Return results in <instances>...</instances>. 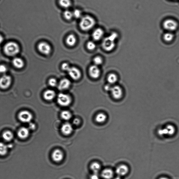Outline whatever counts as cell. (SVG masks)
<instances>
[{"label": "cell", "mask_w": 179, "mask_h": 179, "mask_svg": "<svg viewBox=\"0 0 179 179\" xmlns=\"http://www.w3.org/2000/svg\"><path fill=\"white\" fill-rule=\"evenodd\" d=\"M3 40H4V39H3V36L0 34V44L2 43Z\"/></svg>", "instance_id": "obj_42"}, {"label": "cell", "mask_w": 179, "mask_h": 179, "mask_svg": "<svg viewBox=\"0 0 179 179\" xmlns=\"http://www.w3.org/2000/svg\"><path fill=\"white\" fill-rule=\"evenodd\" d=\"M4 51L7 56H16L20 52V48L16 42H10L5 44Z\"/></svg>", "instance_id": "obj_1"}, {"label": "cell", "mask_w": 179, "mask_h": 179, "mask_svg": "<svg viewBox=\"0 0 179 179\" xmlns=\"http://www.w3.org/2000/svg\"><path fill=\"white\" fill-rule=\"evenodd\" d=\"M87 47L89 50L92 51L95 49L96 45L95 43L92 41H90L87 43Z\"/></svg>", "instance_id": "obj_32"}, {"label": "cell", "mask_w": 179, "mask_h": 179, "mask_svg": "<svg viewBox=\"0 0 179 179\" xmlns=\"http://www.w3.org/2000/svg\"><path fill=\"white\" fill-rule=\"evenodd\" d=\"M29 128L31 130H34L35 128V125L33 123H30L29 125Z\"/></svg>", "instance_id": "obj_38"}, {"label": "cell", "mask_w": 179, "mask_h": 179, "mask_svg": "<svg viewBox=\"0 0 179 179\" xmlns=\"http://www.w3.org/2000/svg\"><path fill=\"white\" fill-rule=\"evenodd\" d=\"M12 78L9 75H4L0 78V88L2 89L8 88L12 83Z\"/></svg>", "instance_id": "obj_6"}, {"label": "cell", "mask_w": 179, "mask_h": 179, "mask_svg": "<svg viewBox=\"0 0 179 179\" xmlns=\"http://www.w3.org/2000/svg\"><path fill=\"white\" fill-rule=\"evenodd\" d=\"M71 85V82L68 79L64 78L62 80L58 85V89L60 90H63L68 89Z\"/></svg>", "instance_id": "obj_14"}, {"label": "cell", "mask_w": 179, "mask_h": 179, "mask_svg": "<svg viewBox=\"0 0 179 179\" xmlns=\"http://www.w3.org/2000/svg\"><path fill=\"white\" fill-rule=\"evenodd\" d=\"M52 157L53 160L55 162H59L63 159V153L59 149L56 150L52 153Z\"/></svg>", "instance_id": "obj_15"}, {"label": "cell", "mask_w": 179, "mask_h": 179, "mask_svg": "<svg viewBox=\"0 0 179 179\" xmlns=\"http://www.w3.org/2000/svg\"><path fill=\"white\" fill-rule=\"evenodd\" d=\"M73 129L71 124L69 123H65L62 125L61 127V131L65 135H69L73 131Z\"/></svg>", "instance_id": "obj_16"}, {"label": "cell", "mask_w": 179, "mask_h": 179, "mask_svg": "<svg viewBox=\"0 0 179 179\" xmlns=\"http://www.w3.org/2000/svg\"><path fill=\"white\" fill-rule=\"evenodd\" d=\"M73 123L75 125H78L80 123V120L78 118H76L73 120Z\"/></svg>", "instance_id": "obj_39"}, {"label": "cell", "mask_w": 179, "mask_h": 179, "mask_svg": "<svg viewBox=\"0 0 179 179\" xmlns=\"http://www.w3.org/2000/svg\"><path fill=\"white\" fill-rule=\"evenodd\" d=\"M70 68L69 65L66 63H63L62 65V69L65 71H68Z\"/></svg>", "instance_id": "obj_37"}, {"label": "cell", "mask_w": 179, "mask_h": 179, "mask_svg": "<svg viewBox=\"0 0 179 179\" xmlns=\"http://www.w3.org/2000/svg\"><path fill=\"white\" fill-rule=\"evenodd\" d=\"M30 134V131L28 128L22 127L18 130V137L21 139H25L28 137Z\"/></svg>", "instance_id": "obj_17"}, {"label": "cell", "mask_w": 179, "mask_h": 179, "mask_svg": "<svg viewBox=\"0 0 179 179\" xmlns=\"http://www.w3.org/2000/svg\"><path fill=\"white\" fill-rule=\"evenodd\" d=\"M61 117L63 119L65 120H69L71 118L72 115L70 112L68 111H64L62 112Z\"/></svg>", "instance_id": "obj_28"}, {"label": "cell", "mask_w": 179, "mask_h": 179, "mask_svg": "<svg viewBox=\"0 0 179 179\" xmlns=\"http://www.w3.org/2000/svg\"><path fill=\"white\" fill-rule=\"evenodd\" d=\"M112 87H111L110 85H107L105 87V89L107 91H109L111 90Z\"/></svg>", "instance_id": "obj_41"}, {"label": "cell", "mask_w": 179, "mask_h": 179, "mask_svg": "<svg viewBox=\"0 0 179 179\" xmlns=\"http://www.w3.org/2000/svg\"><path fill=\"white\" fill-rule=\"evenodd\" d=\"M3 137L5 140L7 142H10L12 140L13 138V134L10 131H6L3 134Z\"/></svg>", "instance_id": "obj_23"}, {"label": "cell", "mask_w": 179, "mask_h": 179, "mask_svg": "<svg viewBox=\"0 0 179 179\" xmlns=\"http://www.w3.org/2000/svg\"><path fill=\"white\" fill-rule=\"evenodd\" d=\"M19 119L25 123H30L33 118L32 113L26 110L21 111L18 114Z\"/></svg>", "instance_id": "obj_8"}, {"label": "cell", "mask_w": 179, "mask_h": 179, "mask_svg": "<svg viewBox=\"0 0 179 179\" xmlns=\"http://www.w3.org/2000/svg\"><path fill=\"white\" fill-rule=\"evenodd\" d=\"M118 80V77L116 74L111 73L108 75V81L110 84H113L116 83Z\"/></svg>", "instance_id": "obj_24"}, {"label": "cell", "mask_w": 179, "mask_h": 179, "mask_svg": "<svg viewBox=\"0 0 179 179\" xmlns=\"http://www.w3.org/2000/svg\"><path fill=\"white\" fill-rule=\"evenodd\" d=\"M7 71V68L4 65H0V75L6 73Z\"/></svg>", "instance_id": "obj_36"}, {"label": "cell", "mask_w": 179, "mask_h": 179, "mask_svg": "<svg viewBox=\"0 0 179 179\" xmlns=\"http://www.w3.org/2000/svg\"><path fill=\"white\" fill-rule=\"evenodd\" d=\"M91 169L94 173L96 174L99 172L101 169L100 165L97 163L94 162L93 163L91 166Z\"/></svg>", "instance_id": "obj_30"}, {"label": "cell", "mask_w": 179, "mask_h": 179, "mask_svg": "<svg viewBox=\"0 0 179 179\" xmlns=\"http://www.w3.org/2000/svg\"><path fill=\"white\" fill-rule=\"evenodd\" d=\"M113 172L109 169H106L103 170L101 176L105 179H111L113 176Z\"/></svg>", "instance_id": "obj_21"}, {"label": "cell", "mask_w": 179, "mask_h": 179, "mask_svg": "<svg viewBox=\"0 0 179 179\" xmlns=\"http://www.w3.org/2000/svg\"><path fill=\"white\" fill-rule=\"evenodd\" d=\"M73 16L76 18H80L81 16V12L80 10L76 9L73 12Z\"/></svg>", "instance_id": "obj_34"}, {"label": "cell", "mask_w": 179, "mask_h": 179, "mask_svg": "<svg viewBox=\"0 0 179 179\" xmlns=\"http://www.w3.org/2000/svg\"><path fill=\"white\" fill-rule=\"evenodd\" d=\"M163 37L165 41L168 42H170L173 40L174 35L171 32H168L164 34Z\"/></svg>", "instance_id": "obj_26"}, {"label": "cell", "mask_w": 179, "mask_h": 179, "mask_svg": "<svg viewBox=\"0 0 179 179\" xmlns=\"http://www.w3.org/2000/svg\"><path fill=\"white\" fill-rule=\"evenodd\" d=\"M107 117L104 113H101L98 114L96 117V120L98 123H102L106 119Z\"/></svg>", "instance_id": "obj_29"}, {"label": "cell", "mask_w": 179, "mask_h": 179, "mask_svg": "<svg viewBox=\"0 0 179 179\" xmlns=\"http://www.w3.org/2000/svg\"><path fill=\"white\" fill-rule=\"evenodd\" d=\"M159 179H169L166 178V177H161V178H160Z\"/></svg>", "instance_id": "obj_44"}, {"label": "cell", "mask_w": 179, "mask_h": 179, "mask_svg": "<svg viewBox=\"0 0 179 179\" xmlns=\"http://www.w3.org/2000/svg\"><path fill=\"white\" fill-rule=\"evenodd\" d=\"M37 48L40 52L43 54L48 55L51 53V46L47 42H43L40 43L38 45Z\"/></svg>", "instance_id": "obj_10"}, {"label": "cell", "mask_w": 179, "mask_h": 179, "mask_svg": "<svg viewBox=\"0 0 179 179\" xmlns=\"http://www.w3.org/2000/svg\"><path fill=\"white\" fill-rule=\"evenodd\" d=\"M59 2L60 6L64 8H68L71 6L70 0H59Z\"/></svg>", "instance_id": "obj_27"}, {"label": "cell", "mask_w": 179, "mask_h": 179, "mask_svg": "<svg viewBox=\"0 0 179 179\" xmlns=\"http://www.w3.org/2000/svg\"><path fill=\"white\" fill-rule=\"evenodd\" d=\"M12 64L13 66L18 69H22L24 66V62L22 58H15L13 60Z\"/></svg>", "instance_id": "obj_20"}, {"label": "cell", "mask_w": 179, "mask_h": 179, "mask_svg": "<svg viewBox=\"0 0 179 179\" xmlns=\"http://www.w3.org/2000/svg\"><path fill=\"white\" fill-rule=\"evenodd\" d=\"M49 83L51 87H55L57 85V82L56 79L51 78L49 80Z\"/></svg>", "instance_id": "obj_35"}, {"label": "cell", "mask_w": 179, "mask_h": 179, "mask_svg": "<svg viewBox=\"0 0 179 179\" xmlns=\"http://www.w3.org/2000/svg\"><path fill=\"white\" fill-rule=\"evenodd\" d=\"M8 145L4 143L0 142V155L4 156L8 153Z\"/></svg>", "instance_id": "obj_25"}, {"label": "cell", "mask_w": 179, "mask_h": 179, "mask_svg": "<svg viewBox=\"0 0 179 179\" xmlns=\"http://www.w3.org/2000/svg\"><path fill=\"white\" fill-rule=\"evenodd\" d=\"M163 27L168 32H171L177 30L178 27L177 22L172 19H167L164 21Z\"/></svg>", "instance_id": "obj_5"}, {"label": "cell", "mask_w": 179, "mask_h": 179, "mask_svg": "<svg viewBox=\"0 0 179 179\" xmlns=\"http://www.w3.org/2000/svg\"><path fill=\"white\" fill-rule=\"evenodd\" d=\"M91 179H99V177L95 174L92 175L91 177Z\"/></svg>", "instance_id": "obj_40"}, {"label": "cell", "mask_w": 179, "mask_h": 179, "mask_svg": "<svg viewBox=\"0 0 179 179\" xmlns=\"http://www.w3.org/2000/svg\"><path fill=\"white\" fill-rule=\"evenodd\" d=\"M89 73L92 78L97 79L99 78L100 75L101 71L97 65H93L90 67Z\"/></svg>", "instance_id": "obj_12"}, {"label": "cell", "mask_w": 179, "mask_h": 179, "mask_svg": "<svg viewBox=\"0 0 179 179\" xmlns=\"http://www.w3.org/2000/svg\"><path fill=\"white\" fill-rule=\"evenodd\" d=\"M175 128L173 126L168 125L165 128L160 129L158 130V134L160 136H171L175 133Z\"/></svg>", "instance_id": "obj_7"}, {"label": "cell", "mask_w": 179, "mask_h": 179, "mask_svg": "<svg viewBox=\"0 0 179 179\" xmlns=\"http://www.w3.org/2000/svg\"><path fill=\"white\" fill-rule=\"evenodd\" d=\"M76 38L73 34H70L67 37L66 39V43L70 46L75 45L76 42Z\"/></svg>", "instance_id": "obj_22"}, {"label": "cell", "mask_w": 179, "mask_h": 179, "mask_svg": "<svg viewBox=\"0 0 179 179\" xmlns=\"http://www.w3.org/2000/svg\"><path fill=\"white\" fill-rule=\"evenodd\" d=\"M94 64L97 66V65H101L102 63L103 60L101 57L97 56L94 58Z\"/></svg>", "instance_id": "obj_33"}, {"label": "cell", "mask_w": 179, "mask_h": 179, "mask_svg": "<svg viewBox=\"0 0 179 179\" xmlns=\"http://www.w3.org/2000/svg\"><path fill=\"white\" fill-rule=\"evenodd\" d=\"M68 72L69 75L73 80H78L81 76V73L80 70L76 67H70Z\"/></svg>", "instance_id": "obj_11"}, {"label": "cell", "mask_w": 179, "mask_h": 179, "mask_svg": "<svg viewBox=\"0 0 179 179\" xmlns=\"http://www.w3.org/2000/svg\"><path fill=\"white\" fill-rule=\"evenodd\" d=\"M95 20L92 17L89 15L84 16L81 20L80 26L81 29L84 31L91 30L95 25Z\"/></svg>", "instance_id": "obj_3"}, {"label": "cell", "mask_w": 179, "mask_h": 179, "mask_svg": "<svg viewBox=\"0 0 179 179\" xmlns=\"http://www.w3.org/2000/svg\"><path fill=\"white\" fill-rule=\"evenodd\" d=\"M117 37V34L113 33L108 37L105 38L102 43L103 47L105 50L110 51L114 49L116 45L115 41Z\"/></svg>", "instance_id": "obj_2"}, {"label": "cell", "mask_w": 179, "mask_h": 179, "mask_svg": "<svg viewBox=\"0 0 179 179\" xmlns=\"http://www.w3.org/2000/svg\"><path fill=\"white\" fill-rule=\"evenodd\" d=\"M112 96L114 99H120L123 97V92L122 88L118 85H115L112 87L111 90Z\"/></svg>", "instance_id": "obj_9"}, {"label": "cell", "mask_w": 179, "mask_h": 179, "mask_svg": "<svg viewBox=\"0 0 179 179\" xmlns=\"http://www.w3.org/2000/svg\"><path fill=\"white\" fill-rule=\"evenodd\" d=\"M57 101L58 104L60 105L67 106L71 104V98L68 94L61 93L58 94Z\"/></svg>", "instance_id": "obj_4"}, {"label": "cell", "mask_w": 179, "mask_h": 179, "mask_svg": "<svg viewBox=\"0 0 179 179\" xmlns=\"http://www.w3.org/2000/svg\"><path fill=\"white\" fill-rule=\"evenodd\" d=\"M64 15L65 18L68 20L71 19L74 17L73 12L68 10L65 11L64 13Z\"/></svg>", "instance_id": "obj_31"}, {"label": "cell", "mask_w": 179, "mask_h": 179, "mask_svg": "<svg viewBox=\"0 0 179 179\" xmlns=\"http://www.w3.org/2000/svg\"><path fill=\"white\" fill-rule=\"evenodd\" d=\"M129 169L126 165H121L118 166L116 169V173L119 176H123L128 173Z\"/></svg>", "instance_id": "obj_13"}, {"label": "cell", "mask_w": 179, "mask_h": 179, "mask_svg": "<svg viewBox=\"0 0 179 179\" xmlns=\"http://www.w3.org/2000/svg\"><path fill=\"white\" fill-rule=\"evenodd\" d=\"M43 96L46 100L50 101L52 100L56 97V93L53 90H48L44 92Z\"/></svg>", "instance_id": "obj_18"}, {"label": "cell", "mask_w": 179, "mask_h": 179, "mask_svg": "<svg viewBox=\"0 0 179 179\" xmlns=\"http://www.w3.org/2000/svg\"><path fill=\"white\" fill-rule=\"evenodd\" d=\"M114 179H121V177H120L119 176L117 177H116Z\"/></svg>", "instance_id": "obj_43"}, {"label": "cell", "mask_w": 179, "mask_h": 179, "mask_svg": "<svg viewBox=\"0 0 179 179\" xmlns=\"http://www.w3.org/2000/svg\"><path fill=\"white\" fill-rule=\"evenodd\" d=\"M104 34V31L102 29L100 28L96 29L93 33V38L96 41L99 40L103 37Z\"/></svg>", "instance_id": "obj_19"}]
</instances>
